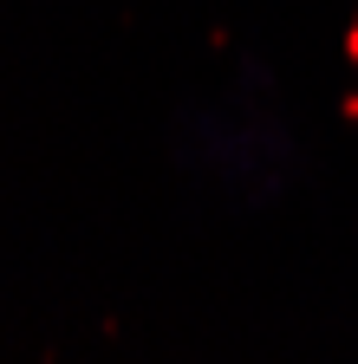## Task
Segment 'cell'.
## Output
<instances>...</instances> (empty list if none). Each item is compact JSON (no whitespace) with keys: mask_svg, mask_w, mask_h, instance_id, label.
Masks as SVG:
<instances>
[]
</instances>
